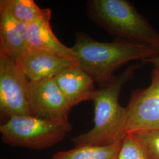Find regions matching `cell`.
Masks as SVG:
<instances>
[{
  "mask_svg": "<svg viewBox=\"0 0 159 159\" xmlns=\"http://www.w3.org/2000/svg\"><path fill=\"white\" fill-rule=\"evenodd\" d=\"M51 17V11L40 20L28 25L30 48L51 51L77 60L71 48L64 45L54 34L50 24Z\"/></svg>",
  "mask_w": 159,
  "mask_h": 159,
  "instance_id": "11",
  "label": "cell"
},
{
  "mask_svg": "<svg viewBox=\"0 0 159 159\" xmlns=\"http://www.w3.org/2000/svg\"><path fill=\"white\" fill-rule=\"evenodd\" d=\"M117 159H148L142 144L133 133H127L122 141Z\"/></svg>",
  "mask_w": 159,
  "mask_h": 159,
  "instance_id": "14",
  "label": "cell"
},
{
  "mask_svg": "<svg viewBox=\"0 0 159 159\" xmlns=\"http://www.w3.org/2000/svg\"><path fill=\"white\" fill-rule=\"evenodd\" d=\"M87 14L91 21L116 39L159 51V33L127 0H90Z\"/></svg>",
  "mask_w": 159,
  "mask_h": 159,
  "instance_id": "3",
  "label": "cell"
},
{
  "mask_svg": "<svg viewBox=\"0 0 159 159\" xmlns=\"http://www.w3.org/2000/svg\"><path fill=\"white\" fill-rule=\"evenodd\" d=\"M143 62L149 63L153 66L154 68L159 71V53L152 57L143 61Z\"/></svg>",
  "mask_w": 159,
  "mask_h": 159,
  "instance_id": "16",
  "label": "cell"
},
{
  "mask_svg": "<svg viewBox=\"0 0 159 159\" xmlns=\"http://www.w3.org/2000/svg\"><path fill=\"white\" fill-rule=\"evenodd\" d=\"M31 116L54 121H68L71 108L53 79L30 82L28 93Z\"/></svg>",
  "mask_w": 159,
  "mask_h": 159,
  "instance_id": "7",
  "label": "cell"
},
{
  "mask_svg": "<svg viewBox=\"0 0 159 159\" xmlns=\"http://www.w3.org/2000/svg\"><path fill=\"white\" fill-rule=\"evenodd\" d=\"M30 80L19 62L0 54V113L7 120L31 116L28 93Z\"/></svg>",
  "mask_w": 159,
  "mask_h": 159,
  "instance_id": "5",
  "label": "cell"
},
{
  "mask_svg": "<svg viewBox=\"0 0 159 159\" xmlns=\"http://www.w3.org/2000/svg\"><path fill=\"white\" fill-rule=\"evenodd\" d=\"M71 49L78 67L89 74L99 86L114 79V72L126 63L152 57L159 51L151 47L116 39L113 42H100L83 32L75 34Z\"/></svg>",
  "mask_w": 159,
  "mask_h": 159,
  "instance_id": "2",
  "label": "cell"
},
{
  "mask_svg": "<svg viewBox=\"0 0 159 159\" xmlns=\"http://www.w3.org/2000/svg\"><path fill=\"white\" fill-rule=\"evenodd\" d=\"M20 64L31 82L53 79L63 70L78 66L74 59L51 51L34 48L27 51Z\"/></svg>",
  "mask_w": 159,
  "mask_h": 159,
  "instance_id": "8",
  "label": "cell"
},
{
  "mask_svg": "<svg viewBox=\"0 0 159 159\" xmlns=\"http://www.w3.org/2000/svg\"><path fill=\"white\" fill-rule=\"evenodd\" d=\"M127 133L159 130V71L153 68L146 88L133 91L127 106Z\"/></svg>",
  "mask_w": 159,
  "mask_h": 159,
  "instance_id": "6",
  "label": "cell"
},
{
  "mask_svg": "<svg viewBox=\"0 0 159 159\" xmlns=\"http://www.w3.org/2000/svg\"><path fill=\"white\" fill-rule=\"evenodd\" d=\"M71 129L69 121L31 116L13 117L0 126L2 140L7 144L33 150L50 148L62 142Z\"/></svg>",
  "mask_w": 159,
  "mask_h": 159,
  "instance_id": "4",
  "label": "cell"
},
{
  "mask_svg": "<svg viewBox=\"0 0 159 159\" xmlns=\"http://www.w3.org/2000/svg\"><path fill=\"white\" fill-rule=\"evenodd\" d=\"M140 68L139 64H131L110 82L97 88L93 100L94 127L72 139L75 147L106 146L123 141L127 134V109L120 104L119 98L124 85L134 77Z\"/></svg>",
  "mask_w": 159,
  "mask_h": 159,
  "instance_id": "1",
  "label": "cell"
},
{
  "mask_svg": "<svg viewBox=\"0 0 159 159\" xmlns=\"http://www.w3.org/2000/svg\"><path fill=\"white\" fill-rule=\"evenodd\" d=\"M30 49L28 25L0 7V54L20 63Z\"/></svg>",
  "mask_w": 159,
  "mask_h": 159,
  "instance_id": "9",
  "label": "cell"
},
{
  "mask_svg": "<svg viewBox=\"0 0 159 159\" xmlns=\"http://www.w3.org/2000/svg\"><path fill=\"white\" fill-rule=\"evenodd\" d=\"M54 79L71 107L93 100L97 90L94 80L78 66L63 70Z\"/></svg>",
  "mask_w": 159,
  "mask_h": 159,
  "instance_id": "10",
  "label": "cell"
},
{
  "mask_svg": "<svg viewBox=\"0 0 159 159\" xmlns=\"http://www.w3.org/2000/svg\"><path fill=\"white\" fill-rule=\"evenodd\" d=\"M133 134L142 144L148 159H159V130L140 131Z\"/></svg>",
  "mask_w": 159,
  "mask_h": 159,
  "instance_id": "15",
  "label": "cell"
},
{
  "mask_svg": "<svg viewBox=\"0 0 159 159\" xmlns=\"http://www.w3.org/2000/svg\"><path fill=\"white\" fill-rule=\"evenodd\" d=\"M122 142L106 146H83L57 152L49 159H117Z\"/></svg>",
  "mask_w": 159,
  "mask_h": 159,
  "instance_id": "12",
  "label": "cell"
},
{
  "mask_svg": "<svg viewBox=\"0 0 159 159\" xmlns=\"http://www.w3.org/2000/svg\"><path fill=\"white\" fill-rule=\"evenodd\" d=\"M0 7L5 9L19 22L27 25L51 11L50 8H40L33 0H1Z\"/></svg>",
  "mask_w": 159,
  "mask_h": 159,
  "instance_id": "13",
  "label": "cell"
}]
</instances>
